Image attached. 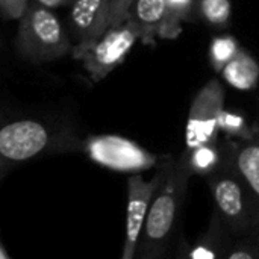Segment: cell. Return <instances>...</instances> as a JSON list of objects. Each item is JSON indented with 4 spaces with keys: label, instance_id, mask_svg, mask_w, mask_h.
Here are the masks:
<instances>
[{
    "label": "cell",
    "instance_id": "22",
    "mask_svg": "<svg viewBox=\"0 0 259 259\" xmlns=\"http://www.w3.org/2000/svg\"><path fill=\"white\" fill-rule=\"evenodd\" d=\"M0 259H11V253L6 250V247H5L2 238H0Z\"/></svg>",
    "mask_w": 259,
    "mask_h": 259
},
{
    "label": "cell",
    "instance_id": "21",
    "mask_svg": "<svg viewBox=\"0 0 259 259\" xmlns=\"http://www.w3.org/2000/svg\"><path fill=\"white\" fill-rule=\"evenodd\" d=\"M35 2L41 6L50 8V9H56V8H64V6H70L73 3V0H30Z\"/></svg>",
    "mask_w": 259,
    "mask_h": 259
},
{
    "label": "cell",
    "instance_id": "23",
    "mask_svg": "<svg viewBox=\"0 0 259 259\" xmlns=\"http://www.w3.org/2000/svg\"><path fill=\"white\" fill-rule=\"evenodd\" d=\"M3 49V36H2V33H0V50Z\"/></svg>",
    "mask_w": 259,
    "mask_h": 259
},
{
    "label": "cell",
    "instance_id": "14",
    "mask_svg": "<svg viewBox=\"0 0 259 259\" xmlns=\"http://www.w3.org/2000/svg\"><path fill=\"white\" fill-rule=\"evenodd\" d=\"M231 14L232 0H194V15L209 26L228 27Z\"/></svg>",
    "mask_w": 259,
    "mask_h": 259
},
{
    "label": "cell",
    "instance_id": "11",
    "mask_svg": "<svg viewBox=\"0 0 259 259\" xmlns=\"http://www.w3.org/2000/svg\"><path fill=\"white\" fill-rule=\"evenodd\" d=\"M235 237L226 228L217 211L212 212L208 228L199 235L194 244L188 246L187 249L178 250L176 256L191 259H217L226 258V253L232 244Z\"/></svg>",
    "mask_w": 259,
    "mask_h": 259
},
{
    "label": "cell",
    "instance_id": "7",
    "mask_svg": "<svg viewBox=\"0 0 259 259\" xmlns=\"http://www.w3.org/2000/svg\"><path fill=\"white\" fill-rule=\"evenodd\" d=\"M162 161L150 181H146L143 175H131L127 178V206H126V229L121 259H135L141 231L149 212V206L155 190L162 178Z\"/></svg>",
    "mask_w": 259,
    "mask_h": 259
},
{
    "label": "cell",
    "instance_id": "17",
    "mask_svg": "<svg viewBox=\"0 0 259 259\" xmlns=\"http://www.w3.org/2000/svg\"><path fill=\"white\" fill-rule=\"evenodd\" d=\"M226 259H259V232L249 231L241 237H235Z\"/></svg>",
    "mask_w": 259,
    "mask_h": 259
},
{
    "label": "cell",
    "instance_id": "20",
    "mask_svg": "<svg viewBox=\"0 0 259 259\" xmlns=\"http://www.w3.org/2000/svg\"><path fill=\"white\" fill-rule=\"evenodd\" d=\"M108 2H109L111 26H117L127 20L129 9L135 0H108Z\"/></svg>",
    "mask_w": 259,
    "mask_h": 259
},
{
    "label": "cell",
    "instance_id": "5",
    "mask_svg": "<svg viewBox=\"0 0 259 259\" xmlns=\"http://www.w3.org/2000/svg\"><path fill=\"white\" fill-rule=\"evenodd\" d=\"M214 206L234 237H241L258 225V215L252 197L237 175L225 161L219 170L208 176Z\"/></svg>",
    "mask_w": 259,
    "mask_h": 259
},
{
    "label": "cell",
    "instance_id": "2",
    "mask_svg": "<svg viewBox=\"0 0 259 259\" xmlns=\"http://www.w3.org/2000/svg\"><path fill=\"white\" fill-rule=\"evenodd\" d=\"M162 165L164 173L152 197L135 258L158 259L167 253L193 176L187 150L179 158L164 156Z\"/></svg>",
    "mask_w": 259,
    "mask_h": 259
},
{
    "label": "cell",
    "instance_id": "4",
    "mask_svg": "<svg viewBox=\"0 0 259 259\" xmlns=\"http://www.w3.org/2000/svg\"><path fill=\"white\" fill-rule=\"evenodd\" d=\"M138 41L140 33L137 27L132 21L126 20L121 24L108 27L93 41L74 44L71 56L82 64L93 82H100L123 64Z\"/></svg>",
    "mask_w": 259,
    "mask_h": 259
},
{
    "label": "cell",
    "instance_id": "3",
    "mask_svg": "<svg viewBox=\"0 0 259 259\" xmlns=\"http://www.w3.org/2000/svg\"><path fill=\"white\" fill-rule=\"evenodd\" d=\"M73 39L53 9L29 2L18 20L15 52L33 65L58 61L71 55Z\"/></svg>",
    "mask_w": 259,
    "mask_h": 259
},
{
    "label": "cell",
    "instance_id": "15",
    "mask_svg": "<svg viewBox=\"0 0 259 259\" xmlns=\"http://www.w3.org/2000/svg\"><path fill=\"white\" fill-rule=\"evenodd\" d=\"M240 47L241 46H240L238 39L232 35L214 36L209 42V50H208L211 67L217 73H220L223 70V67L237 55Z\"/></svg>",
    "mask_w": 259,
    "mask_h": 259
},
{
    "label": "cell",
    "instance_id": "12",
    "mask_svg": "<svg viewBox=\"0 0 259 259\" xmlns=\"http://www.w3.org/2000/svg\"><path fill=\"white\" fill-rule=\"evenodd\" d=\"M223 79L240 91L253 90L259 82V64L253 55L240 47L237 55L220 71Z\"/></svg>",
    "mask_w": 259,
    "mask_h": 259
},
{
    "label": "cell",
    "instance_id": "6",
    "mask_svg": "<svg viewBox=\"0 0 259 259\" xmlns=\"http://www.w3.org/2000/svg\"><path fill=\"white\" fill-rule=\"evenodd\" d=\"M225 97L226 91L219 79L208 80L194 96L187 120V149L219 140V120L225 109Z\"/></svg>",
    "mask_w": 259,
    "mask_h": 259
},
{
    "label": "cell",
    "instance_id": "10",
    "mask_svg": "<svg viewBox=\"0 0 259 259\" xmlns=\"http://www.w3.org/2000/svg\"><path fill=\"white\" fill-rule=\"evenodd\" d=\"M111 27L108 0H73L67 15V30L74 44L99 38Z\"/></svg>",
    "mask_w": 259,
    "mask_h": 259
},
{
    "label": "cell",
    "instance_id": "1",
    "mask_svg": "<svg viewBox=\"0 0 259 259\" xmlns=\"http://www.w3.org/2000/svg\"><path fill=\"white\" fill-rule=\"evenodd\" d=\"M83 149L85 140L67 117L0 108V181L20 164Z\"/></svg>",
    "mask_w": 259,
    "mask_h": 259
},
{
    "label": "cell",
    "instance_id": "13",
    "mask_svg": "<svg viewBox=\"0 0 259 259\" xmlns=\"http://www.w3.org/2000/svg\"><path fill=\"white\" fill-rule=\"evenodd\" d=\"M187 161L193 175L208 178L225 162V150L217 144V141L205 143L193 149H187Z\"/></svg>",
    "mask_w": 259,
    "mask_h": 259
},
{
    "label": "cell",
    "instance_id": "18",
    "mask_svg": "<svg viewBox=\"0 0 259 259\" xmlns=\"http://www.w3.org/2000/svg\"><path fill=\"white\" fill-rule=\"evenodd\" d=\"M30 0H0V15L5 20H20Z\"/></svg>",
    "mask_w": 259,
    "mask_h": 259
},
{
    "label": "cell",
    "instance_id": "19",
    "mask_svg": "<svg viewBox=\"0 0 259 259\" xmlns=\"http://www.w3.org/2000/svg\"><path fill=\"white\" fill-rule=\"evenodd\" d=\"M168 9L175 17H178L182 23L193 21L194 15V0H167Z\"/></svg>",
    "mask_w": 259,
    "mask_h": 259
},
{
    "label": "cell",
    "instance_id": "8",
    "mask_svg": "<svg viewBox=\"0 0 259 259\" xmlns=\"http://www.w3.org/2000/svg\"><path fill=\"white\" fill-rule=\"evenodd\" d=\"M127 20L134 23L143 44L156 39H175L182 32V21L171 14L167 0H135Z\"/></svg>",
    "mask_w": 259,
    "mask_h": 259
},
{
    "label": "cell",
    "instance_id": "9",
    "mask_svg": "<svg viewBox=\"0 0 259 259\" xmlns=\"http://www.w3.org/2000/svg\"><path fill=\"white\" fill-rule=\"evenodd\" d=\"M223 150L225 161L237 171L252 197L258 215V225L252 231L259 232V131L246 140L228 138Z\"/></svg>",
    "mask_w": 259,
    "mask_h": 259
},
{
    "label": "cell",
    "instance_id": "16",
    "mask_svg": "<svg viewBox=\"0 0 259 259\" xmlns=\"http://www.w3.org/2000/svg\"><path fill=\"white\" fill-rule=\"evenodd\" d=\"M219 127L220 132H223L228 138H235V140L252 138L258 132L256 127L249 124L244 115H241L240 112L228 111L226 108L220 114Z\"/></svg>",
    "mask_w": 259,
    "mask_h": 259
}]
</instances>
